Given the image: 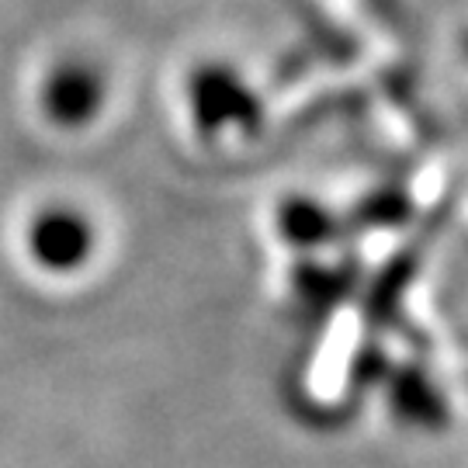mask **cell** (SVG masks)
<instances>
[{
	"label": "cell",
	"mask_w": 468,
	"mask_h": 468,
	"mask_svg": "<svg viewBox=\"0 0 468 468\" xmlns=\"http://www.w3.org/2000/svg\"><path fill=\"white\" fill-rule=\"evenodd\" d=\"M28 247L35 261L46 264V271H73L87 261V253L94 247V233L87 218L77 216L73 208H49L46 216L32 222Z\"/></svg>",
	"instance_id": "6da1fadb"
},
{
	"label": "cell",
	"mask_w": 468,
	"mask_h": 468,
	"mask_svg": "<svg viewBox=\"0 0 468 468\" xmlns=\"http://www.w3.org/2000/svg\"><path fill=\"white\" fill-rule=\"evenodd\" d=\"M42 98L56 122H87L101 104V80L87 67H59Z\"/></svg>",
	"instance_id": "7a4b0ae2"
}]
</instances>
